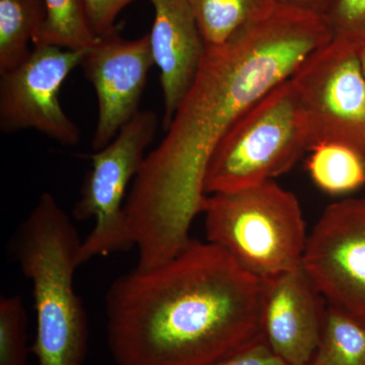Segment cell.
Returning a JSON list of instances; mask_svg holds the SVG:
<instances>
[{
	"label": "cell",
	"mask_w": 365,
	"mask_h": 365,
	"mask_svg": "<svg viewBox=\"0 0 365 365\" xmlns=\"http://www.w3.org/2000/svg\"><path fill=\"white\" fill-rule=\"evenodd\" d=\"M332 39L321 14L278 4L225 44L206 47L193 86L127 195L139 267H157L186 248L192 223L203 213L204 180L216 146L242 115Z\"/></svg>",
	"instance_id": "6da1fadb"
},
{
	"label": "cell",
	"mask_w": 365,
	"mask_h": 365,
	"mask_svg": "<svg viewBox=\"0 0 365 365\" xmlns=\"http://www.w3.org/2000/svg\"><path fill=\"white\" fill-rule=\"evenodd\" d=\"M263 281L222 247L191 240L162 265L135 268L106 294L116 365H212L260 337Z\"/></svg>",
	"instance_id": "7a4b0ae2"
},
{
	"label": "cell",
	"mask_w": 365,
	"mask_h": 365,
	"mask_svg": "<svg viewBox=\"0 0 365 365\" xmlns=\"http://www.w3.org/2000/svg\"><path fill=\"white\" fill-rule=\"evenodd\" d=\"M81 241L66 211L49 192L41 194L11 239V253L32 282L38 365H86L88 321L74 290Z\"/></svg>",
	"instance_id": "3957f363"
},
{
	"label": "cell",
	"mask_w": 365,
	"mask_h": 365,
	"mask_svg": "<svg viewBox=\"0 0 365 365\" xmlns=\"http://www.w3.org/2000/svg\"><path fill=\"white\" fill-rule=\"evenodd\" d=\"M207 241L262 281L302 265L307 237L299 199L269 181L206 197Z\"/></svg>",
	"instance_id": "277c9868"
},
{
	"label": "cell",
	"mask_w": 365,
	"mask_h": 365,
	"mask_svg": "<svg viewBox=\"0 0 365 365\" xmlns=\"http://www.w3.org/2000/svg\"><path fill=\"white\" fill-rule=\"evenodd\" d=\"M309 151L306 117L292 78L242 115L213 151L206 170V195L273 181Z\"/></svg>",
	"instance_id": "5b68a950"
},
{
	"label": "cell",
	"mask_w": 365,
	"mask_h": 365,
	"mask_svg": "<svg viewBox=\"0 0 365 365\" xmlns=\"http://www.w3.org/2000/svg\"><path fill=\"white\" fill-rule=\"evenodd\" d=\"M158 126L155 112L140 110L111 143L91 155V170L72 210L78 222L95 220L81 245V264L135 247L125 213L126 190L143 165Z\"/></svg>",
	"instance_id": "8992f818"
},
{
	"label": "cell",
	"mask_w": 365,
	"mask_h": 365,
	"mask_svg": "<svg viewBox=\"0 0 365 365\" xmlns=\"http://www.w3.org/2000/svg\"><path fill=\"white\" fill-rule=\"evenodd\" d=\"M290 78L306 117L309 151L319 143H338L365 158V76L359 44L333 37Z\"/></svg>",
	"instance_id": "52a82bcc"
},
{
	"label": "cell",
	"mask_w": 365,
	"mask_h": 365,
	"mask_svg": "<svg viewBox=\"0 0 365 365\" xmlns=\"http://www.w3.org/2000/svg\"><path fill=\"white\" fill-rule=\"evenodd\" d=\"M83 55L55 46H34L21 63L0 74V130L11 134L34 129L62 145H78L81 129L64 112L59 93Z\"/></svg>",
	"instance_id": "ba28073f"
},
{
	"label": "cell",
	"mask_w": 365,
	"mask_h": 365,
	"mask_svg": "<svg viewBox=\"0 0 365 365\" xmlns=\"http://www.w3.org/2000/svg\"><path fill=\"white\" fill-rule=\"evenodd\" d=\"M302 267L328 304L365 319V198L324 210L307 237Z\"/></svg>",
	"instance_id": "9c48e42d"
},
{
	"label": "cell",
	"mask_w": 365,
	"mask_h": 365,
	"mask_svg": "<svg viewBox=\"0 0 365 365\" xmlns=\"http://www.w3.org/2000/svg\"><path fill=\"white\" fill-rule=\"evenodd\" d=\"M155 64L150 35L125 40L117 32L100 37L81 66L98 98V122L91 148H104L135 116L148 72Z\"/></svg>",
	"instance_id": "30bf717a"
},
{
	"label": "cell",
	"mask_w": 365,
	"mask_h": 365,
	"mask_svg": "<svg viewBox=\"0 0 365 365\" xmlns=\"http://www.w3.org/2000/svg\"><path fill=\"white\" fill-rule=\"evenodd\" d=\"M302 265L263 281L261 329L288 365H309L318 348L326 307Z\"/></svg>",
	"instance_id": "8fae6325"
},
{
	"label": "cell",
	"mask_w": 365,
	"mask_h": 365,
	"mask_svg": "<svg viewBox=\"0 0 365 365\" xmlns=\"http://www.w3.org/2000/svg\"><path fill=\"white\" fill-rule=\"evenodd\" d=\"M155 21L151 53L160 68L163 93V129L168 130L198 76L206 45L188 0H150Z\"/></svg>",
	"instance_id": "7c38bea8"
},
{
	"label": "cell",
	"mask_w": 365,
	"mask_h": 365,
	"mask_svg": "<svg viewBox=\"0 0 365 365\" xmlns=\"http://www.w3.org/2000/svg\"><path fill=\"white\" fill-rule=\"evenodd\" d=\"M206 47L227 43L272 13L275 0H188Z\"/></svg>",
	"instance_id": "4fadbf2b"
},
{
	"label": "cell",
	"mask_w": 365,
	"mask_h": 365,
	"mask_svg": "<svg viewBox=\"0 0 365 365\" xmlns=\"http://www.w3.org/2000/svg\"><path fill=\"white\" fill-rule=\"evenodd\" d=\"M309 153L307 172L322 191L341 195L365 184V158L351 146L323 143L317 144Z\"/></svg>",
	"instance_id": "5bb4252c"
},
{
	"label": "cell",
	"mask_w": 365,
	"mask_h": 365,
	"mask_svg": "<svg viewBox=\"0 0 365 365\" xmlns=\"http://www.w3.org/2000/svg\"><path fill=\"white\" fill-rule=\"evenodd\" d=\"M309 365H365V319L328 304L318 348Z\"/></svg>",
	"instance_id": "9a60e30c"
},
{
	"label": "cell",
	"mask_w": 365,
	"mask_h": 365,
	"mask_svg": "<svg viewBox=\"0 0 365 365\" xmlns=\"http://www.w3.org/2000/svg\"><path fill=\"white\" fill-rule=\"evenodd\" d=\"M45 20L33 46H55L73 51H88L100 37L91 26L85 0H43Z\"/></svg>",
	"instance_id": "2e32d148"
},
{
	"label": "cell",
	"mask_w": 365,
	"mask_h": 365,
	"mask_svg": "<svg viewBox=\"0 0 365 365\" xmlns=\"http://www.w3.org/2000/svg\"><path fill=\"white\" fill-rule=\"evenodd\" d=\"M45 16L43 0H0V74L29 56Z\"/></svg>",
	"instance_id": "e0dca14e"
},
{
	"label": "cell",
	"mask_w": 365,
	"mask_h": 365,
	"mask_svg": "<svg viewBox=\"0 0 365 365\" xmlns=\"http://www.w3.org/2000/svg\"><path fill=\"white\" fill-rule=\"evenodd\" d=\"M28 317L21 295L0 297V365H29Z\"/></svg>",
	"instance_id": "ac0fdd59"
},
{
	"label": "cell",
	"mask_w": 365,
	"mask_h": 365,
	"mask_svg": "<svg viewBox=\"0 0 365 365\" xmlns=\"http://www.w3.org/2000/svg\"><path fill=\"white\" fill-rule=\"evenodd\" d=\"M323 16L333 37L365 44V0H332Z\"/></svg>",
	"instance_id": "d6986e66"
},
{
	"label": "cell",
	"mask_w": 365,
	"mask_h": 365,
	"mask_svg": "<svg viewBox=\"0 0 365 365\" xmlns=\"http://www.w3.org/2000/svg\"><path fill=\"white\" fill-rule=\"evenodd\" d=\"M133 1L136 0H85L91 26L98 37L116 32L117 16Z\"/></svg>",
	"instance_id": "ffe728a7"
},
{
	"label": "cell",
	"mask_w": 365,
	"mask_h": 365,
	"mask_svg": "<svg viewBox=\"0 0 365 365\" xmlns=\"http://www.w3.org/2000/svg\"><path fill=\"white\" fill-rule=\"evenodd\" d=\"M212 365H288L274 353L263 335Z\"/></svg>",
	"instance_id": "44dd1931"
},
{
	"label": "cell",
	"mask_w": 365,
	"mask_h": 365,
	"mask_svg": "<svg viewBox=\"0 0 365 365\" xmlns=\"http://www.w3.org/2000/svg\"><path fill=\"white\" fill-rule=\"evenodd\" d=\"M275 1L279 6L294 7V9L323 16L332 0H275Z\"/></svg>",
	"instance_id": "7402d4cb"
},
{
	"label": "cell",
	"mask_w": 365,
	"mask_h": 365,
	"mask_svg": "<svg viewBox=\"0 0 365 365\" xmlns=\"http://www.w3.org/2000/svg\"><path fill=\"white\" fill-rule=\"evenodd\" d=\"M359 58L361 61L362 69H364L365 76V44L359 45Z\"/></svg>",
	"instance_id": "603a6c76"
}]
</instances>
